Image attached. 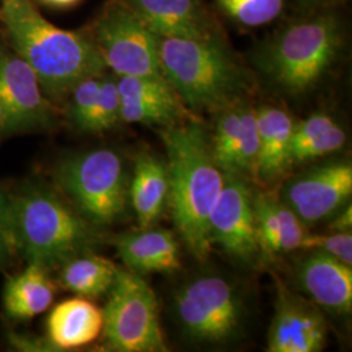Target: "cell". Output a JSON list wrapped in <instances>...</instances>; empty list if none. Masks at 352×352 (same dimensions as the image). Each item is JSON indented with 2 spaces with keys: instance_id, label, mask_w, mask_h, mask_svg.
Wrapping results in <instances>:
<instances>
[{
  "instance_id": "obj_1",
  "label": "cell",
  "mask_w": 352,
  "mask_h": 352,
  "mask_svg": "<svg viewBox=\"0 0 352 352\" xmlns=\"http://www.w3.org/2000/svg\"><path fill=\"white\" fill-rule=\"evenodd\" d=\"M0 21L51 102L67 100L80 81L106 69L91 38L51 24L32 0H1Z\"/></svg>"
},
{
  "instance_id": "obj_2",
  "label": "cell",
  "mask_w": 352,
  "mask_h": 352,
  "mask_svg": "<svg viewBox=\"0 0 352 352\" xmlns=\"http://www.w3.org/2000/svg\"><path fill=\"white\" fill-rule=\"evenodd\" d=\"M167 153L168 204L188 251L204 260L212 248L209 217L225 184L201 124L176 123L161 131Z\"/></svg>"
},
{
  "instance_id": "obj_3",
  "label": "cell",
  "mask_w": 352,
  "mask_h": 352,
  "mask_svg": "<svg viewBox=\"0 0 352 352\" xmlns=\"http://www.w3.org/2000/svg\"><path fill=\"white\" fill-rule=\"evenodd\" d=\"M12 241L28 263L47 270L100 244L96 226L51 189L29 184L13 195Z\"/></svg>"
},
{
  "instance_id": "obj_4",
  "label": "cell",
  "mask_w": 352,
  "mask_h": 352,
  "mask_svg": "<svg viewBox=\"0 0 352 352\" xmlns=\"http://www.w3.org/2000/svg\"><path fill=\"white\" fill-rule=\"evenodd\" d=\"M158 52L166 81L192 110L221 111L248 88L243 68L214 37H158Z\"/></svg>"
},
{
  "instance_id": "obj_5",
  "label": "cell",
  "mask_w": 352,
  "mask_h": 352,
  "mask_svg": "<svg viewBox=\"0 0 352 352\" xmlns=\"http://www.w3.org/2000/svg\"><path fill=\"white\" fill-rule=\"evenodd\" d=\"M342 42L340 21L321 14L285 28L257 52V67L279 90L298 96L314 88Z\"/></svg>"
},
{
  "instance_id": "obj_6",
  "label": "cell",
  "mask_w": 352,
  "mask_h": 352,
  "mask_svg": "<svg viewBox=\"0 0 352 352\" xmlns=\"http://www.w3.org/2000/svg\"><path fill=\"white\" fill-rule=\"evenodd\" d=\"M55 179L77 213L94 226L111 225L126 212L129 183L116 151L97 149L65 158Z\"/></svg>"
},
{
  "instance_id": "obj_7",
  "label": "cell",
  "mask_w": 352,
  "mask_h": 352,
  "mask_svg": "<svg viewBox=\"0 0 352 352\" xmlns=\"http://www.w3.org/2000/svg\"><path fill=\"white\" fill-rule=\"evenodd\" d=\"M107 294L102 334L109 350L167 351L155 294L141 274L119 267Z\"/></svg>"
},
{
  "instance_id": "obj_8",
  "label": "cell",
  "mask_w": 352,
  "mask_h": 352,
  "mask_svg": "<svg viewBox=\"0 0 352 352\" xmlns=\"http://www.w3.org/2000/svg\"><path fill=\"white\" fill-rule=\"evenodd\" d=\"M175 316L190 340L221 343L238 334L244 307L239 291L219 276L195 278L174 298Z\"/></svg>"
},
{
  "instance_id": "obj_9",
  "label": "cell",
  "mask_w": 352,
  "mask_h": 352,
  "mask_svg": "<svg viewBox=\"0 0 352 352\" xmlns=\"http://www.w3.org/2000/svg\"><path fill=\"white\" fill-rule=\"evenodd\" d=\"M91 41L106 68L120 76L162 75L158 36L120 0L106 7L93 26Z\"/></svg>"
},
{
  "instance_id": "obj_10",
  "label": "cell",
  "mask_w": 352,
  "mask_h": 352,
  "mask_svg": "<svg viewBox=\"0 0 352 352\" xmlns=\"http://www.w3.org/2000/svg\"><path fill=\"white\" fill-rule=\"evenodd\" d=\"M0 109L3 135L45 131L56 123L54 103L33 69L4 47H0Z\"/></svg>"
},
{
  "instance_id": "obj_11",
  "label": "cell",
  "mask_w": 352,
  "mask_h": 352,
  "mask_svg": "<svg viewBox=\"0 0 352 352\" xmlns=\"http://www.w3.org/2000/svg\"><path fill=\"white\" fill-rule=\"evenodd\" d=\"M351 193V164L333 162L291 179L280 190L279 200L308 226L336 213Z\"/></svg>"
},
{
  "instance_id": "obj_12",
  "label": "cell",
  "mask_w": 352,
  "mask_h": 352,
  "mask_svg": "<svg viewBox=\"0 0 352 352\" xmlns=\"http://www.w3.org/2000/svg\"><path fill=\"white\" fill-rule=\"evenodd\" d=\"M209 235L230 256L250 261L260 252L253 196L238 175L225 174V184L209 217Z\"/></svg>"
},
{
  "instance_id": "obj_13",
  "label": "cell",
  "mask_w": 352,
  "mask_h": 352,
  "mask_svg": "<svg viewBox=\"0 0 352 352\" xmlns=\"http://www.w3.org/2000/svg\"><path fill=\"white\" fill-rule=\"evenodd\" d=\"M120 120L146 126H170L184 119L186 109L164 76L116 77Z\"/></svg>"
},
{
  "instance_id": "obj_14",
  "label": "cell",
  "mask_w": 352,
  "mask_h": 352,
  "mask_svg": "<svg viewBox=\"0 0 352 352\" xmlns=\"http://www.w3.org/2000/svg\"><path fill=\"white\" fill-rule=\"evenodd\" d=\"M327 340V322L315 305L280 287L267 334V351L316 352Z\"/></svg>"
},
{
  "instance_id": "obj_15",
  "label": "cell",
  "mask_w": 352,
  "mask_h": 352,
  "mask_svg": "<svg viewBox=\"0 0 352 352\" xmlns=\"http://www.w3.org/2000/svg\"><path fill=\"white\" fill-rule=\"evenodd\" d=\"M210 145L214 162L223 174L253 171L258 154L256 110L238 103L221 110Z\"/></svg>"
},
{
  "instance_id": "obj_16",
  "label": "cell",
  "mask_w": 352,
  "mask_h": 352,
  "mask_svg": "<svg viewBox=\"0 0 352 352\" xmlns=\"http://www.w3.org/2000/svg\"><path fill=\"white\" fill-rule=\"evenodd\" d=\"M302 291L315 304L336 315H350L352 270L350 265L322 252L312 251L298 269Z\"/></svg>"
},
{
  "instance_id": "obj_17",
  "label": "cell",
  "mask_w": 352,
  "mask_h": 352,
  "mask_svg": "<svg viewBox=\"0 0 352 352\" xmlns=\"http://www.w3.org/2000/svg\"><path fill=\"white\" fill-rule=\"evenodd\" d=\"M154 34L162 38L213 37L199 0H120Z\"/></svg>"
},
{
  "instance_id": "obj_18",
  "label": "cell",
  "mask_w": 352,
  "mask_h": 352,
  "mask_svg": "<svg viewBox=\"0 0 352 352\" xmlns=\"http://www.w3.org/2000/svg\"><path fill=\"white\" fill-rule=\"evenodd\" d=\"M115 247L128 270L138 274L170 273L182 265L175 236L162 228L124 234L116 238Z\"/></svg>"
},
{
  "instance_id": "obj_19",
  "label": "cell",
  "mask_w": 352,
  "mask_h": 352,
  "mask_svg": "<svg viewBox=\"0 0 352 352\" xmlns=\"http://www.w3.org/2000/svg\"><path fill=\"white\" fill-rule=\"evenodd\" d=\"M258 131V154L254 173L263 182H274L292 164L291 139L294 120L277 107L263 106L256 110Z\"/></svg>"
},
{
  "instance_id": "obj_20",
  "label": "cell",
  "mask_w": 352,
  "mask_h": 352,
  "mask_svg": "<svg viewBox=\"0 0 352 352\" xmlns=\"http://www.w3.org/2000/svg\"><path fill=\"white\" fill-rule=\"evenodd\" d=\"M102 329V309L82 296L56 304L47 317V340L58 350L87 346L101 336Z\"/></svg>"
},
{
  "instance_id": "obj_21",
  "label": "cell",
  "mask_w": 352,
  "mask_h": 352,
  "mask_svg": "<svg viewBox=\"0 0 352 352\" xmlns=\"http://www.w3.org/2000/svg\"><path fill=\"white\" fill-rule=\"evenodd\" d=\"M253 212L260 251L267 254L299 250L305 225L286 204L272 195L253 197Z\"/></svg>"
},
{
  "instance_id": "obj_22",
  "label": "cell",
  "mask_w": 352,
  "mask_h": 352,
  "mask_svg": "<svg viewBox=\"0 0 352 352\" xmlns=\"http://www.w3.org/2000/svg\"><path fill=\"white\" fill-rule=\"evenodd\" d=\"M128 196L141 228L151 227L168 201V171L162 160L141 154L136 160Z\"/></svg>"
},
{
  "instance_id": "obj_23",
  "label": "cell",
  "mask_w": 352,
  "mask_h": 352,
  "mask_svg": "<svg viewBox=\"0 0 352 352\" xmlns=\"http://www.w3.org/2000/svg\"><path fill=\"white\" fill-rule=\"evenodd\" d=\"M55 298V285L49 270L36 263L7 279L3 289V307L12 320H30L50 308Z\"/></svg>"
},
{
  "instance_id": "obj_24",
  "label": "cell",
  "mask_w": 352,
  "mask_h": 352,
  "mask_svg": "<svg viewBox=\"0 0 352 352\" xmlns=\"http://www.w3.org/2000/svg\"><path fill=\"white\" fill-rule=\"evenodd\" d=\"M59 269L60 285L82 298H100L107 294L119 270L113 261L91 251L69 258Z\"/></svg>"
},
{
  "instance_id": "obj_25",
  "label": "cell",
  "mask_w": 352,
  "mask_h": 352,
  "mask_svg": "<svg viewBox=\"0 0 352 352\" xmlns=\"http://www.w3.org/2000/svg\"><path fill=\"white\" fill-rule=\"evenodd\" d=\"M230 19L245 26L272 23L283 10L285 0H215Z\"/></svg>"
},
{
  "instance_id": "obj_26",
  "label": "cell",
  "mask_w": 352,
  "mask_h": 352,
  "mask_svg": "<svg viewBox=\"0 0 352 352\" xmlns=\"http://www.w3.org/2000/svg\"><path fill=\"white\" fill-rule=\"evenodd\" d=\"M120 120V94L116 77L102 76L101 88L89 115L84 132L98 133L111 129Z\"/></svg>"
},
{
  "instance_id": "obj_27",
  "label": "cell",
  "mask_w": 352,
  "mask_h": 352,
  "mask_svg": "<svg viewBox=\"0 0 352 352\" xmlns=\"http://www.w3.org/2000/svg\"><path fill=\"white\" fill-rule=\"evenodd\" d=\"M102 76L103 75L91 76L80 81L67 97L68 119L78 131L84 132L85 129L89 115L91 113L100 93Z\"/></svg>"
},
{
  "instance_id": "obj_28",
  "label": "cell",
  "mask_w": 352,
  "mask_h": 352,
  "mask_svg": "<svg viewBox=\"0 0 352 352\" xmlns=\"http://www.w3.org/2000/svg\"><path fill=\"white\" fill-rule=\"evenodd\" d=\"M346 142V133L340 124L327 128V131L316 135L315 138L302 142L291 149V162L304 164L307 161L316 160L327 155L330 153L340 151Z\"/></svg>"
},
{
  "instance_id": "obj_29",
  "label": "cell",
  "mask_w": 352,
  "mask_h": 352,
  "mask_svg": "<svg viewBox=\"0 0 352 352\" xmlns=\"http://www.w3.org/2000/svg\"><path fill=\"white\" fill-rule=\"evenodd\" d=\"M300 248L307 251L322 252L340 260L343 264L352 265L351 232H334L331 235H315L307 232L302 238Z\"/></svg>"
},
{
  "instance_id": "obj_30",
  "label": "cell",
  "mask_w": 352,
  "mask_h": 352,
  "mask_svg": "<svg viewBox=\"0 0 352 352\" xmlns=\"http://www.w3.org/2000/svg\"><path fill=\"white\" fill-rule=\"evenodd\" d=\"M334 124H336V122L327 113H316L311 115L305 120L294 126L292 139H291V149L294 146H298L302 142L315 138L316 135L327 131V128H330Z\"/></svg>"
},
{
  "instance_id": "obj_31",
  "label": "cell",
  "mask_w": 352,
  "mask_h": 352,
  "mask_svg": "<svg viewBox=\"0 0 352 352\" xmlns=\"http://www.w3.org/2000/svg\"><path fill=\"white\" fill-rule=\"evenodd\" d=\"M12 205L13 195L0 189V232L12 241ZM14 248V247H13Z\"/></svg>"
},
{
  "instance_id": "obj_32",
  "label": "cell",
  "mask_w": 352,
  "mask_h": 352,
  "mask_svg": "<svg viewBox=\"0 0 352 352\" xmlns=\"http://www.w3.org/2000/svg\"><path fill=\"white\" fill-rule=\"evenodd\" d=\"M351 227L352 208L351 204H349V206L333 219L330 223V230L333 232H351Z\"/></svg>"
},
{
  "instance_id": "obj_33",
  "label": "cell",
  "mask_w": 352,
  "mask_h": 352,
  "mask_svg": "<svg viewBox=\"0 0 352 352\" xmlns=\"http://www.w3.org/2000/svg\"><path fill=\"white\" fill-rule=\"evenodd\" d=\"M11 241L7 239L1 232H0V269H3L4 266L10 264L12 253H14Z\"/></svg>"
},
{
  "instance_id": "obj_34",
  "label": "cell",
  "mask_w": 352,
  "mask_h": 352,
  "mask_svg": "<svg viewBox=\"0 0 352 352\" xmlns=\"http://www.w3.org/2000/svg\"><path fill=\"white\" fill-rule=\"evenodd\" d=\"M42 1L50 7H55V8H69V7L76 6L81 0H42Z\"/></svg>"
},
{
  "instance_id": "obj_35",
  "label": "cell",
  "mask_w": 352,
  "mask_h": 352,
  "mask_svg": "<svg viewBox=\"0 0 352 352\" xmlns=\"http://www.w3.org/2000/svg\"><path fill=\"white\" fill-rule=\"evenodd\" d=\"M302 4H316V3H318V1H321V0H300Z\"/></svg>"
},
{
  "instance_id": "obj_36",
  "label": "cell",
  "mask_w": 352,
  "mask_h": 352,
  "mask_svg": "<svg viewBox=\"0 0 352 352\" xmlns=\"http://www.w3.org/2000/svg\"><path fill=\"white\" fill-rule=\"evenodd\" d=\"M0 136H3V113H1V109H0Z\"/></svg>"
}]
</instances>
